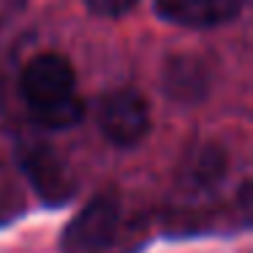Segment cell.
Here are the masks:
<instances>
[{
  "label": "cell",
  "mask_w": 253,
  "mask_h": 253,
  "mask_svg": "<svg viewBox=\"0 0 253 253\" xmlns=\"http://www.w3.org/2000/svg\"><path fill=\"white\" fill-rule=\"evenodd\" d=\"M30 115H33V120L39 126L49 128V131H63V128L77 126L84 117V104L79 95H71V98L60 101V104L46 106V109H39V112H30Z\"/></svg>",
  "instance_id": "ba28073f"
},
{
  "label": "cell",
  "mask_w": 253,
  "mask_h": 253,
  "mask_svg": "<svg viewBox=\"0 0 253 253\" xmlns=\"http://www.w3.org/2000/svg\"><path fill=\"white\" fill-rule=\"evenodd\" d=\"M242 11V0H155L164 22L188 30H210L229 25Z\"/></svg>",
  "instance_id": "5b68a950"
},
{
  "label": "cell",
  "mask_w": 253,
  "mask_h": 253,
  "mask_svg": "<svg viewBox=\"0 0 253 253\" xmlns=\"http://www.w3.org/2000/svg\"><path fill=\"white\" fill-rule=\"evenodd\" d=\"M74 87H77L74 66L55 52H44V55L33 57L22 71V95L30 112L46 109V106L71 98Z\"/></svg>",
  "instance_id": "277c9868"
},
{
  "label": "cell",
  "mask_w": 253,
  "mask_h": 253,
  "mask_svg": "<svg viewBox=\"0 0 253 253\" xmlns=\"http://www.w3.org/2000/svg\"><path fill=\"white\" fill-rule=\"evenodd\" d=\"M19 166H22L28 182L39 199L49 207L66 204L77 193V177H74L71 166L63 161L60 153H55L46 144H30L19 153Z\"/></svg>",
  "instance_id": "3957f363"
},
{
  "label": "cell",
  "mask_w": 253,
  "mask_h": 253,
  "mask_svg": "<svg viewBox=\"0 0 253 253\" xmlns=\"http://www.w3.org/2000/svg\"><path fill=\"white\" fill-rule=\"evenodd\" d=\"M120 226V199L106 191L93 196L66 226L60 253H106Z\"/></svg>",
  "instance_id": "6da1fadb"
},
{
  "label": "cell",
  "mask_w": 253,
  "mask_h": 253,
  "mask_svg": "<svg viewBox=\"0 0 253 253\" xmlns=\"http://www.w3.org/2000/svg\"><path fill=\"white\" fill-rule=\"evenodd\" d=\"M136 3L139 0H84L87 11L95 14V17H123V14H128Z\"/></svg>",
  "instance_id": "9c48e42d"
},
{
  "label": "cell",
  "mask_w": 253,
  "mask_h": 253,
  "mask_svg": "<svg viewBox=\"0 0 253 253\" xmlns=\"http://www.w3.org/2000/svg\"><path fill=\"white\" fill-rule=\"evenodd\" d=\"M98 128L115 147H133L150 133V104L139 90H115L98 109Z\"/></svg>",
  "instance_id": "7a4b0ae2"
},
{
  "label": "cell",
  "mask_w": 253,
  "mask_h": 253,
  "mask_svg": "<svg viewBox=\"0 0 253 253\" xmlns=\"http://www.w3.org/2000/svg\"><path fill=\"white\" fill-rule=\"evenodd\" d=\"M210 63L199 55H171L164 63L161 87L177 104H196L204 101L210 93Z\"/></svg>",
  "instance_id": "8992f818"
},
{
  "label": "cell",
  "mask_w": 253,
  "mask_h": 253,
  "mask_svg": "<svg viewBox=\"0 0 253 253\" xmlns=\"http://www.w3.org/2000/svg\"><path fill=\"white\" fill-rule=\"evenodd\" d=\"M226 174V153L218 144H202L191 153L182 171V185L188 191H210Z\"/></svg>",
  "instance_id": "52a82bcc"
}]
</instances>
